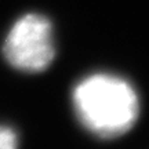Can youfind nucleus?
<instances>
[{
  "instance_id": "nucleus-2",
  "label": "nucleus",
  "mask_w": 149,
  "mask_h": 149,
  "mask_svg": "<svg viewBox=\"0 0 149 149\" xmlns=\"http://www.w3.org/2000/svg\"><path fill=\"white\" fill-rule=\"evenodd\" d=\"M3 54L11 66L22 72L47 69L55 55L51 22L40 14L19 18L6 37Z\"/></svg>"
},
{
  "instance_id": "nucleus-1",
  "label": "nucleus",
  "mask_w": 149,
  "mask_h": 149,
  "mask_svg": "<svg viewBox=\"0 0 149 149\" xmlns=\"http://www.w3.org/2000/svg\"><path fill=\"white\" fill-rule=\"evenodd\" d=\"M73 104L87 130L104 138L127 133L138 117V97L126 80L112 74H93L73 91Z\"/></svg>"
},
{
  "instance_id": "nucleus-3",
  "label": "nucleus",
  "mask_w": 149,
  "mask_h": 149,
  "mask_svg": "<svg viewBox=\"0 0 149 149\" xmlns=\"http://www.w3.org/2000/svg\"><path fill=\"white\" fill-rule=\"evenodd\" d=\"M18 137L15 131L10 127L0 126V149H17Z\"/></svg>"
}]
</instances>
